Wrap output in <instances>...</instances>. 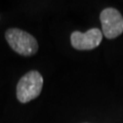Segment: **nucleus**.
I'll use <instances>...</instances> for the list:
<instances>
[{
	"instance_id": "obj_1",
	"label": "nucleus",
	"mask_w": 123,
	"mask_h": 123,
	"mask_svg": "<svg viewBox=\"0 0 123 123\" xmlns=\"http://www.w3.org/2000/svg\"><path fill=\"white\" fill-rule=\"evenodd\" d=\"M5 39L13 50L21 55L30 56L38 50V42L31 34L18 28L8 29L5 32Z\"/></svg>"
},
{
	"instance_id": "obj_2",
	"label": "nucleus",
	"mask_w": 123,
	"mask_h": 123,
	"mask_svg": "<svg viewBox=\"0 0 123 123\" xmlns=\"http://www.w3.org/2000/svg\"><path fill=\"white\" fill-rule=\"evenodd\" d=\"M43 86V78L38 71H30L22 77L17 85V98L23 104L39 97Z\"/></svg>"
},
{
	"instance_id": "obj_3",
	"label": "nucleus",
	"mask_w": 123,
	"mask_h": 123,
	"mask_svg": "<svg viewBox=\"0 0 123 123\" xmlns=\"http://www.w3.org/2000/svg\"><path fill=\"white\" fill-rule=\"evenodd\" d=\"M102 33L108 39H114L123 33V17L113 7L104 9L101 15Z\"/></svg>"
},
{
	"instance_id": "obj_4",
	"label": "nucleus",
	"mask_w": 123,
	"mask_h": 123,
	"mask_svg": "<svg viewBox=\"0 0 123 123\" xmlns=\"http://www.w3.org/2000/svg\"><path fill=\"white\" fill-rule=\"evenodd\" d=\"M103 39L102 31L98 28L89 29L85 33L75 31L71 34V44L78 50H90L101 44Z\"/></svg>"
}]
</instances>
